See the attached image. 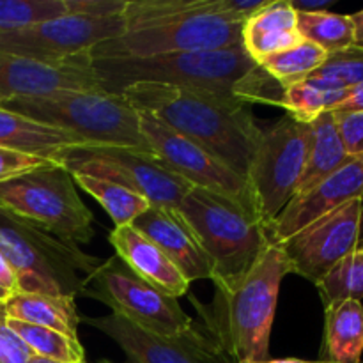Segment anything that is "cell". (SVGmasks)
<instances>
[{
  "label": "cell",
  "mask_w": 363,
  "mask_h": 363,
  "mask_svg": "<svg viewBox=\"0 0 363 363\" xmlns=\"http://www.w3.org/2000/svg\"><path fill=\"white\" fill-rule=\"evenodd\" d=\"M121 96L247 179L262 128L240 99L162 84H135Z\"/></svg>",
  "instance_id": "obj_1"
},
{
  "label": "cell",
  "mask_w": 363,
  "mask_h": 363,
  "mask_svg": "<svg viewBox=\"0 0 363 363\" xmlns=\"http://www.w3.org/2000/svg\"><path fill=\"white\" fill-rule=\"evenodd\" d=\"M286 275H289L286 255L282 247L272 241L240 282L230 289H216L208 328L230 363L268 360L277 301Z\"/></svg>",
  "instance_id": "obj_2"
},
{
  "label": "cell",
  "mask_w": 363,
  "mask_h": 363,
  "mask_svg": "<svg viewBox=\"0 0 363 363\" xmlns=\"http://www.w3.org/2000/svg\"><path fill=\"white\" fill-rule=\"evenodd\" d=\"M257 67L241 43L229 48L144 59L92 60L99 85L110 94H121L135 84H162L230 96L245 105H248V87Z\"/></svg>",
  "instance_id": "obj_3"
},
{
  "label": "cell",
  "mask_w": 363,
  "mask_h": 363,
  "mask_svg": "<svg viewBox=\"0 0 363 363\" xmlns=\"http://www.w3.org/2000/svg\"><path fill=\"white\" fill-rule=\"evenodd\" d=\"M176 211L194 230L211 264L216 289H230L272 243L268 227L238 202L191 188Z\"/></svg>",
  "instance_id": "obj_4"
},
{
  "label": "cell",
  "mask_w": 363,
  "mask_h": 363,
  "mask_svg": "<svg viewBox=\"0 0 363 363\" xmlns=\"http://www.w3.org/2000/svg\"><path fill=\"white\" fill-rule=\"evenodd\" d=\"M0 254L16 275L18 293L50 296L84 293L87 282L78 273L92 275L103 262L2 208Z\"/></svg>",
  "instance_id": "obj_5"
},
{
  "label": "cell",
  "mask_w": 363,
  "mask_h": 363,
  "mask_svg": "<svg viewBox=\"0 0 363 363\" xmlns=\"http://www.w3.org/2000/svg\"><path fill=\"white\" fill-rule=\"evenodd\" d=\"M0 106L73 133L85 145H117L152 152L140 130L138 110L121 94L60 92L52 98L4 101Z\"/></svg>",
  "instance_id": "obj_6"
},
{
  "label": "cell",
  "mask_w": 363,
  "mask_h": 363,
  "mask_svg": "<svg viewBox=\"0 0 363 363\" xmlns=\"http://www.w3.org/2000/svg\"><path fill=\"white\" fill-rule=\"evenodd\" d=\"M0 208L69 245L94 238V216L77 191L73 176L59 163L0 183Z\"/></svg>",
  "instance_id": "obj_7"
},
{
  "label": "cell",
  "mask_w": 363,
  "mask_h": 363,
  "mask_svg": "<svg viewBox=\"0 0 363 363\" xmlns=\"http://www.w3.org/2000/svg\"><path fill=\"white\" fill-rule=\"evenodd\" d=\"M308 144L311 124L298 123L289 116L262 130L247 183L255 215L266 227L293 201L307 165Z\"/></svg>",
  "instance_id": "obj_8"
},
{
  "label": "cell",
  "mask_w": 363,
  "mask_h": 363,
  "mask_svg": "<svg viewBox=\"0 0 363 363\" xmlns=\"http://www.w3.org/2000/svg\"><path fill=\"white\" fill-rule=\"evenodd\" d=\"M69 174L113 181L144 195L156 208L176 209L194 186L174 174L152 152L117 145H78L57 158Z\"/></svg>",
  "instance_id": "obj_9"
},
{
  "label": "cell",
  "mask_w": 363,
  "mask_h": 363,
  "mask_svg": "<svg viewBox=\"0 0 363 363\" xmlns=\"http://www.w3.org/2000/svg\"><path fill=\"white\" fill-rule=\"evenodd\" d=\"M243 23L220 16L216 11L172 18L138 28H128L117 38L99 43L91 59H144L169 53L220 50L241 43Z\"/></svg>",
  "instance_id": "obj_10"
},
{
  "label": "cell",
  "mask_w": 363,
  "mask_h": 363,
  "mask_svg": "<svg viewBox=\"0 0 363 363\" xmlns=\"http://www.w3.org/2000/svg\"><path fill=\"white\" fill-rule=\"evenodd\" d=\"M85 282L91 284L92 289H84V294L105 303L112 314L128 319L144 332L181 337L195 330L194 319L181 308L176 298L135 275L117 255L103 261Z\"/></svg>",
  "instance_id": "obj_11"
},
{
  "label": "cell",
  "mask_w": 363,
  "mask_h": 363,
  "mask_svg": "<svg viewBox=\"0 0 363 363\" xmlns=\"http://www.w3.org/2000/svg\"><path fill=\"white\" fill-rule=\"evenodd\" d=\"M138 117H140V130L151 151L174 174L186 181L190 186L230 199L248 213L255 215L254 202L245 177L230 170L225 163L206 151L202 145L179 135L151 113L138 110Z\"/></svg>",
  "instance_id": "obj_12"
},
{
  "label": "cell",
  "mask_w": 363,
  "mask_h": 363,
  "mask_svg": "<svg viewBox=\"0 0 363 363\" xmlns=\"http://www.w3.org/2000/svg\"><path fill=\"white\" fill-rule=\"evenodd\" d=\"M363 199L347 202L279 243L289 273L318 284L360 243Z\"/></svg>",
  "instance_id": "obj_13"
},
{
  "label": "cell",
  "mask_w": 363,
  "mask_h": 363,
  "mask_svg": "<svg viewBox=\"0 0 363 363\" xmlns=\"http://www.w3.org/2000/svg\"><path fill=\"white\" fill-rule=\"evenodd\" d=\"M126 30L123 16L87 18L66 14L34 27L0 34V52L34 59L67 60L87 55L99 43Z\"/></svg>",
  "instance_id": "obj_14"
},
{
  "label": "cell",
  "mask_w": 363,
  "mask_h": 363,
  "mask_svg": "<svg viewBox=\"0 0 363 363\" xmlns=\"http://www.w3.org/2000/svg\"><path fill=\"white\" fill-rule=\"evenodd\" d=\"M103 91L92 69L91 53L67 60L34 59L0 52V98L43 99L60 92Z\"/></svg>",
  "instance_id": "obj_15"
},
{
  "label": "cell",
  "mask_w": 363,
  "mask_h": 363,
  "mask_svg": "<svg viewBox=\"0 0 363 363\" xmlns=\"http://www.w3.org/2000/svg\"><path fill=\"white\" fill-rule=\"evenodd\" d=\"M84 321L113 340L131 363H230L218 344L197 328L181 337H160L112 312Z\"/></svg>",
  "instance_id": "obj_16"
},
{
  "label": "cell",
  "mask_w": 363,
  "mask_h": 363,
  "mask_svg": "<svg viewBox=\"0 0 363 363\" xmlns=\"http://www.w3.org/2000/svg\"><path fill=\"white\" fill-rule=\"evenodd\" d=\"M363 199V155L350 156L344 165L305 195L294 197L268 227L269 240L282 243L326 213Z\"/></svg>",
  "instance_id": "obj_17"
},
{
  "label": "cell",
  "mask_w": 363,
  "mask_h": 363,
  "mask_svg": "<svg viewBox=\"0 0 363 363\" xmlns=\"http://www.w3.org/2000/svg\"><path fill=\"white\" fill-rule=\"evenodd\" d=\"M131 225L162 248L188 282L211 280V264L194 230L176 209L151 206Z\"/></svg>",
  "instance_id": "obj_18"
},
{
  "label": "cell",
  "mask_w": 363,
  "mask_h": 363,
  "mask_svg": "<svg viewBox=\"0 0 363 363\" xmlns=\"http://www.w3.org/2000/svg\"><path fill=\"white\" fill-rule=\"evenodd\" d=\"M108 241L116 250L117 257L135 275L176 300L186 294L190 282L181 275L179 269L163 254L162 248L156 247L133 225L116 227L108 234Z\"/></svg>",
  "instance_id": "obj_19"
},
{
  "label": "cell",
  "mask_w": 363,
  "mask_h": 363,
  "mask_svg": "<svg viewBox=\"0 0 363 363\" xmlns=\"http://www.w3.org/2000/svg\"><path fill=\"white\" fill-rule=\"evenodd\" d=\"M303 41L298 32V13L291 0L266 2L241 28V45L255 64L266 57L286 52Z\"/></svg>",
  "instance_id": "obj_20"
},
{
  "label": "cell",
  "mask_w": 363,
  "mask_h": 363,
  "mask_svg": "<svg viewBox=\"0 0 363 363\" xmlns=\"http://www.w3.org/2000/svg\"><path fill=\"white\" fill-rule=\"evenodd\" d=\"M85 145L73 133L46 126L0 106V147L55 162L66 149Z\"/></svg>",
  "instance_id": "obj_21"
},
{
  "label": "cell",
  "mask_w": 363,
  "mask_h": 363,
  "mask_svg": "<svg viewBox=\"0 0 363 363\" xmlns=\"http://www.w3.org/2000/svg\"><path fill=\"white\" fill-rule=\"evenodd\" d=\"M4 311L7 319L45 326L71 339H78L82 318L74 305V298L16 293L4 303Z\"/></svg>",
  "instance_id": "obj_22"
},
{
  "label": "cell",
  "mask_w": 363,
  "mask_h": 363,
  "mask_svg": "<svg viewBox=\"0 0 363 363\" xmlns=\"http://www.w3.org/2000/svg\"><path fill=\"white\" fill-rule=\"evenodd\" d=\"M347 152L342 144L335 117L332 112H325L311 123V144L308 158L294 197L305 195L318 186L325 177L335 172L340 165L347 162ZM293 197V199H294Z\"/></svg>",
  "instance_id": "obj_23"
},
{
  "label": "cell",
  "mask_w": 363,
  "mask_h": 363,
  "mask_svg": "<svg viewBox=\"0 0 363 363\" xmlns=\"http://www.w3.org/2000/svg\"><path fill=\"white\" fill-rule=\"evenodd\" d=\"M325 353L332 363H360L363 353V305L344 300L325 307Z\"/></svg>",
  "instance_id": "obj_24"
},
{
  "label": "cell",
  "mask_w": 363,
  "mask_h": 363,
  "mask_svg": "<svg viewBox=\"0 0 363 363\" xmlns=\"http://www.w3.org/2000/svg\"><path fill=\"white\" fill-rule=\"evenodd\" d=\"M77 186L87 191L91 197L101 204L106 215L112 218L113 225H131L140 215H144L151 204L144 195L130 190V188L117 184L113 181L99 179V177L85 176V174H71Z\"/></svg>",
  "instance_id": "obj_25"
},
{
  "label": "cell",
  "mask_w": 363,
  "mask_h": 363,
  "mask_svg": "<svg viewBox=\"0 0 363 363\" xmlns=\"http://www.w3.org/2000/svg\"><path fill=\"white\" fill-rule=\"evenodd\" d=\"M7 325L28 347L32 357L57 363H85V351L80 339H71L52 328L28 325L14 319H7Z\"/></svg>",
  "instance_id": "obj_26"
},
{
  "label": "cell",
  "mask_w": 363,
  "mask_h": 363,
  "mask_svg": "<svg viewBox=\"0 0 363 363\" xmlns=\"http://www.w3.org/2000/svg\"><path fill=\"white\" fill-rule=\"evenodd\" d=\"M298 32L303 41L312 43L335 53L354 45V27L347 14L314 11V13H298Z\"/></svg>",
  "instance_id": "obj_27"
},
{
  "label": "cell",
  "mask_w": 363,
  "mask_h": 363,
  "mask_svg": "<svg viewBox=\"0 0 363 363\" xmlns=\"http://www.w3.org/2000/svg\"><path fill=\"white\" fill-rule=\"evenodd\" d=\"M326 57L328 53L323 48L308 41H301L294 48L266 57L259 66L286 89L298 82L307 80L315 69L323 66Z\"/></svg>",
  "instance_id": "obj_28"
},
{
  "label": "cell",
  "mask_w": 363,
  "mask_h": 363,
  "mask_svg": "<svg viewBox=\"0 0 363 363\" xmlns=\"http://www.w3.org/2000/svg\"><path fill=\"white\" fill-rule=\"evenodd\" d=\"M350 92L325 91L311 82L303 80L284 89L280 108L286 110V116L303 124H311L321 113L335 110Z\"/></svg>",
  "instance_id": "obj_29"
},
{
  "label": "cell",
  "mask_w": 363,
  "mask_h": 363,
  "mask_svg": "<svg viewBox=\"0 0 363 363\" xmlns=\"http://www.w3.org/2000/svg\"><path fill=\"white\" fill-rule=\"evenodd\" d=\"M315 287L325 307L344 300L360 301L363 298V243H358L351 254L337 262Z\"/></svg>",
  "instance_id": "obj_30"
},
{
  "label": "cell",
  "mask_w": 363,
  "mask_h": 363,
  "mask_svg": "<svg viewBox=\"0 0 363 363\" xmlns=\"http://www.w3.org/2000/svg\"><path fill=\"white\" fill-rule=\"evenodd\" d=\"M307 82L325 91H353L363 84V48L353 45L340 52L328 53L323 66L315 69Z\"/></svg>",
  "instance_id": "obj_31"
},
{
  "label": "cell",
  "mask_w": 363,
  "mask_h": 363,
  "mask_svg": "<svg viewBox=\"0 0 363 363\" xmlns=\"http://www.w3.org/2000/svg\"><path fill=\"white\" fill-rule=\"evenodd\" d=\"M66 0H0V34L66 16Z\"/></svg>",
  "instance_id": "obj_32"
},
{
  "label": "cell",
  "mask_w": 363,
  "mask_h": 363,
  "mask_svg": "<svg viewBox=\"0 0 363 363\" xmlns=\"http://www.w3.org/2000/svg\"><path fill=\"white\" fill-rule=\"evenodd\" d=\"M332 113L335 117L337 130H339L340 138H342L347 156L363 155V110Z\"/></svg>",
  "instance_id": "obj_33"
},
{
  "label": "cell",
  "mask_w": 363,
  "mask_h": 363,
  "mask_svg": "<svg viewBox=\"0 0 363 363\" xmlns=\"http://www.w3.org/2000/svg\"><path fill=\"white\" fill-rule=\"evenodd\" d=\"M52 163L55 162L38 158V156L23 155V152L13 151V149L0 147V183L13 179L16 176H21L25 172H30V170L48 167Z\"/></svg>",
  "instance_id": "obj_34"
},
{
  "label": "cell",
  "mask_w": 363,
  "mask_h": 363,
  "mask_svg": "<svg viewBox=\"0 0 363 363\" xmlns=\"http://www.w3.org/2000/svg\"><path fill=\"white\" fill-rule=\"evenodd\" d=\"M32 353L7 325L4 305H0V363H28Z\"/></svg>",
  "instance_id": "obj_35"
},
{
  "label": "cell",
  "mask_w": 363,
  "mask_h": 363,
  "mask_svg": "<svg viewBox=\"0 0 363 363\" xmlns=\"http://www.w3.org/2000/svg\"><path fill=\"white\" fill-rule=\"evenodd\" d=\"M67 14L87 18L123 16L128 0H66Z\"/></svg>",
  "instance_id": "obj_36"
},
{
  "label": "cell",
  "mask_w": 363,
  "mask_h": 363,
  "mask_svg": "<svg viewBox=\"0 0 363 363\" xmlns=\"http://www.w3.org/2000/svg\"><path fill=\"white\" fill-rule=\"evenodd\" d=\"M357 110H363V84L354 87L353 91H350L347 98L337 106L332 112L340 113V112H357Z\"/></svg>",
  "instance_id": "obj_37"
},
{
  "label": "cell",
  "mask_w": 363,
  "mask_h": 363,
  "mask_svg": "<svg viewBox=\"0 0 363 363\" xmlns=\"http://www.w3.org/2000/svg\"><path fill=\"white\" fill-rule=\"evenodd\" d=\"M0 287H4V289L11 291V293L14 294L18 293L16 275H14V272L11 269V266L7 264L6 259L2 257V254H0Z\"/></svg>",
  "instance_id": "obj_38"
},
{
  "label": "cell",
  "mask_w": 363,
  "mask_h": 363,
  "mask_svg": "<svg viewBox=\"0 0 363 363\" xmlns=\"http://www.w3.org/2000/svg\"><path fill=\"white\" fill-rule=\"evenodd\" d=\"M350 16L354 27V46H360V48H363V11L350 14Z\"/></svg>",
  "instance_id": "obj_39"
},
{
  "label": "cell",
  "mask_w": 363,
  "mask_h": 363,
  "mask_svg": "<svg viewBox=\"0 0 363 363\" xmlns=\"http://www.w3.org/2000/svg\"><path fill=\"white\" fill-rule=\"evenodd\" d=\"M262 363H314V362H305V360H296V358H286V360H266Z\"/></svg>",
  "instance_id": "obj_40"
},
{
  "label": "cell",
  "mask_w": 363,
  "mask_h": 363,
  "mask_svg": "<svg viewBox=\"0 0 363 363\" xmlns=\"http://www.w3.org/2000/svg\"><path fill=\"white\" fill-rule=\"evenodd\" d=\"M14 293H11V291H7V289H4V287H0V305H4L6 303L7 300H9L11 296H13Z\"/></svg>",
  "instance_id": "obj_41"
},
{
  "label": "cell",
  "mask_w": 363,
  "mask_h": 363,
  "mask_svg": "<svg viewBox=\"0 0 363 363\" xmlns=\"http://www.w3.org/2000/svg\"><path fill=\"white\" fill-rule=\"evenodd\" d=\"M28 363H57V362H50V360H43V358L39 357H32L30 360H28Z\"/></svg>",
  "instance_id": "obj_42"
},
{
  "label": "cell",
  "mask_w": 363,
  "mask_h": 363,
  "mask_svg": "<svg viewBox=\"0 0 363 363\" xmlns=\"http://www.w3.org/2000/svg\"><path fill=\"white\" fill-rule=\"evenodd\" d=\"M319 363H332V362H319Z\"/></svg>",
  "instance_id": "obj_43"
},
{
  "label": "cell",
  "mask_w": 363,
  "mask_h": 363,
  "mask_svg": "<svg viewBox=\"0 0 363 363\" xmlns=\"http://www.w3.org/2000/svg\"><path fill=\"white\" fill-rule=\"evenodd\" d=\"M2 103H4V101H2V98H0V105H2Z\"/></svg>",
  "instance_id": "obj_44"
},
{
  "label": "cell",
  "mask_w": 363,
  "mask_h": 363,
  "mask_svg": "<svg viewBox=\"0 0 363 363\" xmlns=\"http://www.w3.org/2000/svg\"><path fill=\"white\" fill-rule=\"evenodd\" d=\"M101 363H110V362H101Z\"/></svg>",
  "instance_id": "obj_45"
}]
</instances>
